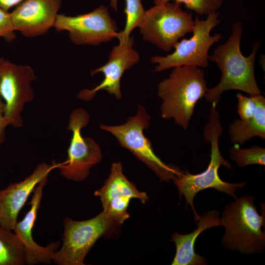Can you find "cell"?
Wrapping results in <instances>:
<instances>
[{
	"instance_id": "23",
	"label": "cell",
	"mask_w": 265,
	"mask_h": 265,
	"mask_svg": "<svg viewBox=\"0 0 265 265\" xmlns=\"http://www.w3.org/2000/svg\"><path fill=\"white\" fill-rule=\"evenodd\" d=\"M237 97L238 101V112L240 119H247L252 117L255 113L257 106L256 95L247 97L238 93Z\"/></svg>"
},
{
	"instance_id": "8",
	"label": "cell",
	"mask_w": 265,
	"mask_h": 265,
	"mask_svg": "<svg viewBox=\"0 0 265 265\" xmlns=\"http://www.w3.org/2000/svg\"><path fill=\"white\" fill-rule=\"evenodd\" d=\"M61 247L54 254L53 262L58 265H84V260L96 241L117 223L103 211L94 217L76 221L64 218Z\"/></svg>"
},
{
	"instance_id": "24",
	"label": "cell",
	"mask_w": 265,
	"mask_h": 265,
	"mask_svg": "<svg viewBox=\"0 0 265 265\" xmlns=\"http://www.w3.org/2000/svg\"><path fill=\"white\" fill-rule=\"evenodd\" d=\"M15 31L10 13L0 7V37L11 42L16 37Z\"/></svg>"
},
{
	"instance_id": "25",
	"label": "cell",
	"mask_w": 265,
	"mask_h": 265,
	"mask_svg": "<svg viewBox=\"0 0 265 265\" xmlns=\"http://www.w3.org/2000/svg\"><path fill=\"white\" fill-rule=\"evenodd\" d=\"M9 126L4 114V103L0 96V145L5 139V129Z\"/></svg>"
},
{
	"instance_id": "16",
	"label": "cell",
	"mask_w": 265,
	"mask_h": 265,
	"mask_svg": "<svg viewBox=\"0 0 265 265\" xmlns=\"http://www.w3.org/2000/svg\"><path fill=\"white\" fill-rule=\"evenodd\" d=\"M219 213L212 210L205 212L200 216L196 223L197 228L192 232L181 235L174 232L171 241L176 244V251L172 265H205V258L195 252L194 244L198 236L205 230L221 225Z\"/></svg>"
},
{
	"instance_id": "9",
	"label": "cell",
	"mask_w": 265,
	"mask_h": 265,
	"mask_svg": "<svg viewBox=\"0 0 265 265\" xmlns=\"http://www.w3.org/2000/svg\"><path fill=\"white\" fill-rule=\"evenodd\" d=\"M89 120V113L82 108L74 109L70 114L67 129L72 132V136L67 150L68 158L57 168L60 174L68 180H85L91 168L102 160L100 146L92 138L82 135L81 130L88 124Z\"/></svg>"
},
{
	"instance_id": "22",
	"label": "cell",
	"mask_w": 265,
	"mask_h": 265,
	"mask_svg": "<svg viewBox=\"0 0 265 265\" xmlns=\"http://www.w3.org/2000/svg\"><path fill=\"white\" fill-rule=\"evenodd\" d=\"M225 0H154L155 5L175 1L184 4L188 10L192 11L197 15H208L218 12Z\"/></svg>"
},
{
	"instance_id": "10",
	"label": "cell",
	"mask_w": 265,
	"mask_h": 265,
	"mask_svg": "<svg viewBox=\"0 0 265 265\" xmlns=\"http://www.w3.org/2000/svg\"><path fill=\"white\" fill-rule=\"evenodd\" d=\"M36 79L30 66L0 58V96L4 103V114L9 126L16 128L23 126L22 113L25 105L34 99L31 83Z\"/></svg>"
},
{
	"instance_id": "19",
	"label": "cell",
	"mask_w": 265,
	"mask_h": 265,
	"mask_svg": "<svg viewBox=\"0 0 265 265\" xmlns=\"http://www.w3.org/2000/svg\"><path fill=\"white\" fill-rule=\"evenodd\" d=\"M25 264V249L14 231L0 227V265Z\"/></svg>"
},
{
	"instance_id": "4",
	"label": "cell",
	"mask_w": 265,
	"mask_h": 265,
	"mask_svg": "<svg viewBox=\"0 0 265 265\" xmlns=\"http://www.w3.org/2000/svg\"><path fill=\"white\" fill-rule=\"evenodd\" d=\"M253 196L244 195L229 203L220 218L225 228L222 239L223 246L245 254L260 253L265 245V212L260 215Z\"/></svg>"
},
{
	"instance_id": "27",
	"label": "cell",
	"mask_w": 265,
	"mask_h": 265,
	"mask_svg": "<svg viewBox=\"0 0 265 265\" xmlns=\"http://www.w3.org/2000/svg\"><path fill=\"white\" fill-rule=\"evenodd\" d=\"M110 6L115 11L118 10V0H111Z\"/></svg>"
},
{
	"instance_id": "2",
	"label": "cell",
	"mask_w": 265,
	"mask_h": 265,
	"mask_svg": "<svg viewBox=\"0 0 265 265\" xmlns=\"http://www.w3.org/2000/svg\"><path fill=\"white\" fill-rule=\"evenodd\" d=\"M208 89L203 69L191 65L173 68L168 77L158 85V95L162 101L161 117L173 119L187 130L197 102L204 97Z\"/></svg>"
},
{
	"instance_id": "17",
	"label": "cell",
	"mask_w": 265,
	"mask_h": 265,
	"mask_svg": "<svg viewBox=\"0 0 265 265\" xmlns=\"http://www.w3.org/2000/svg\"><path fill=\"white\" fill-rule=\"evenodd\" d=\"M94 195L100 197L103 207L111 200L123 198H136L143 204L149 200L146 193L137 189L123 174L120 161L112 164L108 177L104 185L95 191Z\"/></svg>"
},
{
	"instance_id": "1",
	"label": "cell",
	"mask_w": 265,
	"mask_h": 265,
	"mask_svg": "<svg viewBox=\"0 0 265 265\" xmlns=\"http://www.w3.org/2000/svg\"><path fill=\"white\" fill-rule=\"evenodd\" d=\"M242 34V23H234L227 41L214 49L212 54L209 55V61L217 65L221 77L216 85L208 89L204 96L207 102L217 105L224 92L230 90H240L250 96L261 93L254 73L256 56L261 42L255 41L250 54L244 56L240 49Z\"/></svg>"
},
{
	"instance_id": "14",
	"label": "cell",
	"mask_w": 265,
	"mask_h": 265,
	"mask_svg": "<svg viewBox=\"0 0 265 265\" xmlns=\"http://www.w3.org/2000/svg\"><path fill=\"white\" fill-rule=\"evenodd\" d=\"M61 0H24L10 12L16 31L26 37L46 34L53 27Z\"/></svg>"
},
{
	"instance_id": "12",
	"label": "cell",
	"mask_w": 265,
	"mask_h": 265,
	"mask_svg": "<svg viewBox=\"0 0 265 265\" xmlns=\"http://www.w3.org/2000/svg\"><path fill=\"white\" fill-rule=\"evenodd\" d=\"M119 44L111 50L108 61L102 66L92 70V76L102 73L104 78L102 81L91 89L85 88L80 91L77 98L83 101L92 100L96 93L100 90H106L114 95L117 99H121V79L127 70L131 69L140 60L138 53L133 48V38L118 39Z\"/></svg>"
},
{
	"instance_id": "20",
	"label": "cell",
	"mask_w": 265,
	"mask_h": 265,
	"mask_svg": "<svg viewBox=\"0 0 265 265\" xmlns=\"http://www.w3.org/2000/svg\"><path fill=\"white\" fill-rule=\"evenodd\" d=\"M229 152L231 159L241 168L252 164L265 165V149L258 145L241 148L235 144Z\"/></svg>"
},
{
	"instance_id": "5",
	"label": "cell",
	"mask_w": 265,
	"mask_h": 265,
	"mask_svg": "<svg viewBox=\"0 0 265 265\" xmlns=\"http://www.w3.org/2000/svg\"><path fill=\"white\" fill-rule=\"evenodd\" d=\"M150 120L149 114L139 105L135 115L128 117L125 123L117 126L101 124L100 129L111 133L120 145L145 163L161 182L173 181L185 171L176 165L165 163L156 155L151 141L143 132L149 128Z\"/></svg>"
},
{
	"instance_id": "13",
	"label": "cell",
	"mask_w": 265,
	"mask_h": 265,
	"mask_svg": "<svg viewBox=\"0 0 265 265\" xmlns=\"http://www.w3.org/2000/svg\"><path fill=\"white\" fill-rule=\"evenodd\" d=\"M60 163L39 164L24 180L10 184L0 190V227L13 231L18 214L37 185L57 168Z\"/></svg>"
},
{
	"instance_id": "6",
	"label": "cell",
	"mask_w": 265,
	"mask_h": 265,
	"mask_svg": "<svg viewBox=\"0 0 265 265\" xmlns=\"http://www.w3.org/2000/svg\"><path fill=\"white\" fill-rule=\"evenodd\" d=\"M219 14V12L211 13L205 20L200 19L197 15L194 19L193 34L190 38H183L176 42L172 53L151 57V62L157 64L153 72H159L183 65L207 67L210 49L222 38L220 33L210 34L212 30L221 22L218 19Z\"/></svg>"
},
{
	"instance_id": "15",
	"label": "cell",
	"mask_w": 265,
	"mask_h": 265,
	"mask_svg": "<svg viewBox=\"0 0 265 265\" xmlns=\"http://www.w3.org/2000/svg\"><path fill=\"white\" fill-rule=\"evenodd\" d=\"M48 177L40 182L33 191L30 208L23 219L17 222L13 230L25 250L26 264H50L54 253L59 249V242H52L44 247L38 244L32 236V231L43 197V190Z\"/></svg>"
},
{
	"instance_id": "11",
	"label": "cell",
	"mask_w": 265,
	"mask_h": 265,
	"mask_svg": "<svg viewBox=\"0 0 265 265\" xmlns=\"http://www.w3.org/2000/svg\"><path fill=\"white\" fill-rule=\"evenodd\" d=\"M53 27L68 31L71 42L77 45H98L111 41L118 33L115 21L104 5L75 16L58 14Z\"/></svg>"
},
{
	"instance_id": "21",
	"label": "cell",
	"mask_w": 265,
	"mask_h": 265,
	"mask_svg": "<svg viewBox=\"0 0 265 265\" xmlns=\"http://www.w3.org/2000/svg\"><path fill=\"white\" fill-rule=\"evenodd\" d=\"M125 26L123 30L118 32L116 36L118 39L129 38L131 32L135 27H137L146 11L141 0H125Z\"/></svg>"
},
{
	"instance_id": "18",
	"label": "cell",
	"mask_w": 265,
	"mask_h": 265,
	"mask_svg": "<svg viewBox=\"0 0 265 265\" xmlns=\"http://www.w3.org/2000/svg\"><path fill=\"white\" fill-rule=\"evenodd\" d=\"M257 108L255 114L247 119H236L229 127L231 141L239 146L254 137L265 139V98L256 95Z\"/></svg>"
},
{
	"instance_id": "26",
	"label": "cell",
	"mask_w": 265,
	"mask_h": 265,
	"mask_svg": "<svg viewBox=\"0 0 265 265\" xmlns=\"http://www.w3.org/2000/svg\"><path fill=\"white\" fill-rule=\"evenodd\" d=\"M24 0H0V7L6 11L16 6Z\"/></svg>"
},
{
	"instance_id": "3",
	"label": "cell",
	"mask_w": 265,
	"mask_h": 265,
	"mask_svg": "<svg viewBox=\"0 0 265 265\" xmlns=\"http://www.w3.org/2000/svg\"><path fill=\"white\" fill-rule=\"evenodd\" d=\"M216 105L212 104L210 109L209 120L203 129V136L206 142L211 145V160L207 168L203 172L190 174L187 170L178 178L173 180L181 197L184 195L186 205H190L194 215V221H198L200 216L197 214L194 205L193 199L199 191L207 188H214L237 198L235 192L242 188L245 182L230 183L222 181L218 175V169L221 165L232 168L230 162L225 159L221 155L219 147V138L222 133L220 114L216 109Z\"/></svg>"
},
{
	"instance_id": "7",
	"label": "cell",
	"mask_w": 265,
	"mask_h": 265,
	"mask_svg": "<svg viewBox=\"0 0 265 265\" xmlns=\"http://www.w3.org/2000/svg\"><path fill=\"white\" fill-rule=\"evenodd\" d=\"M193 26L192 13L184 10L182 4L170 1L146 10L137 27L144 40L168 52Z\"/></svg>"
}]
</instances>
